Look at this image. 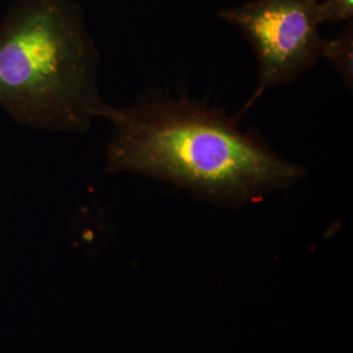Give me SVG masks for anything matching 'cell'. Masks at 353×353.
<instances>
[{"mask_svg":"<svg viewBox=\"0 0 353 353\" xmlns=\"http://www.w3.org/2000/svg\"><path fill=\"white\" fill-rule=\"evenodd\" d=\"M109 121V173L165 181L207 202H255L305 176L237 118L190 99L137 102L117 108Z\"/></svg>","mask_w":353,"mask_h":353,"instance_id":"1","label":"cell"},{"mask_svg":"<svg viewBox=\"0 0 353 353\" xmlns=\"http://www.w3.org/2000/svg\"><path fill=\"white\" fill-rule=\"evenodd\" d=\"M99 62L75 0H14L0 19V110L30 128L85 132L117 109L101 96Z\"/></svg>","mask_w":353,"mask_h":353,"instance_id":"2","label":"cell"},{"mask_svg":"<svg viewBox=\"0 0 353 353\" xmlns=\"http://www.w3.org/2000/svg\"><path fill=\"white\" fill-rule=\"evenodd\" d=\"M319 1L252 0L219 12L223 21L240 30L258 58L259 83L241 114L268 89L297 80L322 58Z\"/></svg>","mask_w":353,"mask_h":353,"instance_id":"3","label":"cell"},{"mask_svg":"<svg viewBox=\"0 0 353 353\" xmlns=\"http://www.w3.org/2000/svg\"><path fill=\"white\" fill-rule=\"evenodd\" d=\"M322 58L327 59L339 72L344 84L352 89L353 83V24L350 21L338 36L325 39Z\"/></svg>","mask_w":353,"mask_h":353,"instance_id":"4","label":"cell"},{"mask_svg":"<svg viewBox=\"0 0 353 353\" xmlns=\"http://www.w3.org/2000/svg\"><path fill=\"white\" fill-rule=\"evenodd\" d=\"M353 19V0H321L318 4V21L323 24L350 23Z\"/></svg>","mask_w":353,"mask_h":353,"instance_id":"5","label":"cell"}]
</instances>
